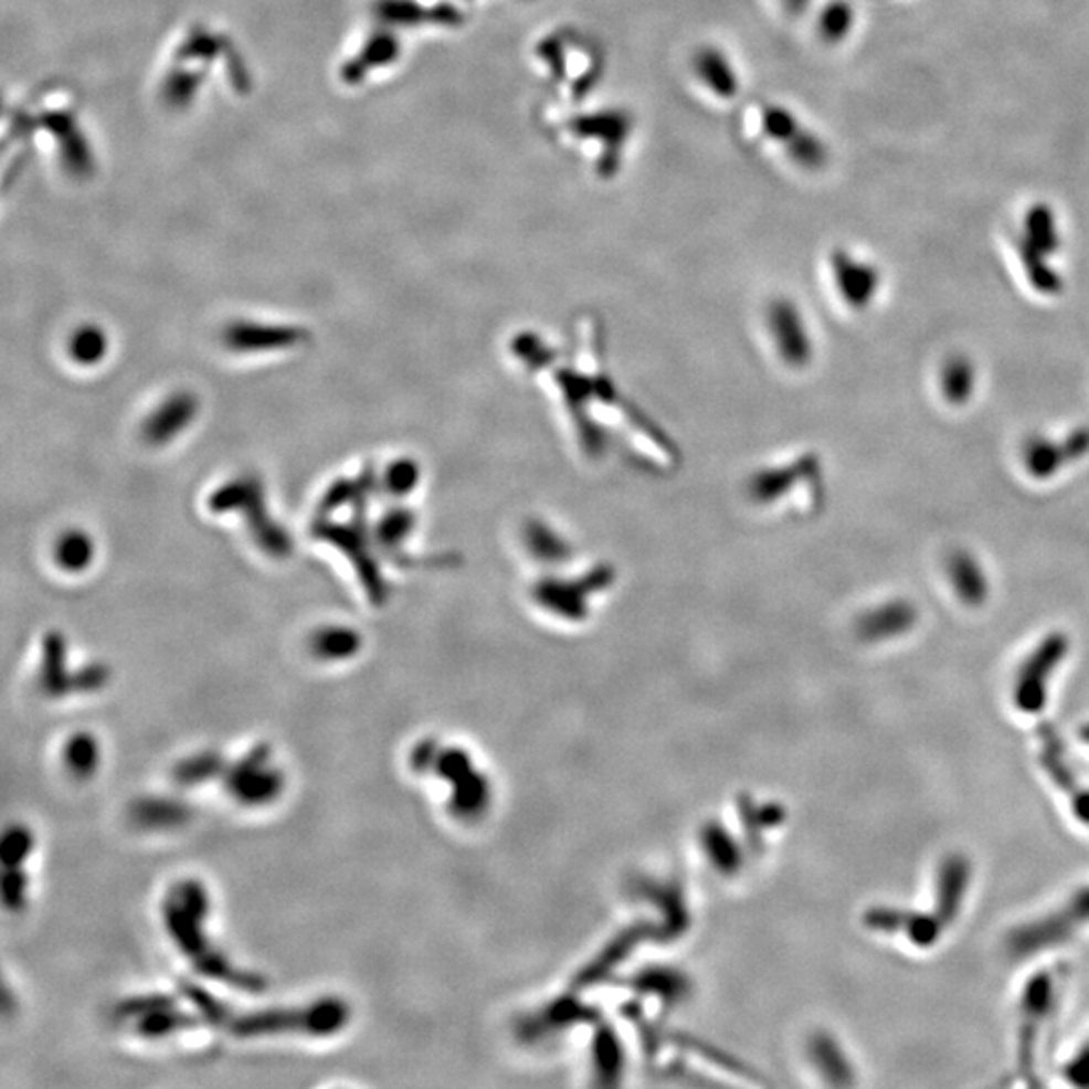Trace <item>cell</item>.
<instances>
[{
	"mask_svg": "<svg viewBox=\"0 0 1089 1089\" xmlns=\"http://www.w3.org/2000/svg\"><path fill=\"white\" fill-rule=\"evenodd\" d=\"M209 910V896L202 884L188 880L176 886L175 892L168 896L163 905V920L170 937L175 939L176 947H180V951L190 959L198 973L209 979L251 993L265 991L267 981L261 974L244 973L234 969L221 952L209 944L207 934L202 932V922L207 920Z\"/></svg>",
	"mask_w": 1089,
	"mask_h": 1089,
	"instance_id": "obj_1",
	"label": "cell"
},
{
	"mask_svg": "<svg viewBox=\"0 0 1089 1089\" xmlns=\"http://www.w3.org/2000/svg\"><path fill=\"white\" fill-rule=\"evenodd\" d=\"M348 1019V1005L341 998L327 997L315 1001L307 1008H277L249 1015H232L226 1032H231L234 1037H258L273 1033H307L315 1037H327L341 1032Z\"/></svg>",
	"mask_w": 1089,
	"mask_h": 1089,
	"instance_id": "obj_2",
	"label": "cell"
},
{
	"mask_svg": "<svg viewBox=\"0 0 1089 1089\" xmlns=\"http://www.w3.org/2000/svg\"><path fill=\"white\" fill-rule=\"evenodd\" d=\"M1057 249L1059 232L1055 226L1054 214L1047 209H1033L1027 214L1025 231L1017 243V253L1032 287L1044 295H1055L1064 287L1059 273L1049 263V256Z\"/></svg>",
	"mask_w": 1089,
	"mask_h": 1089,
	"instance_id": "obj_3",
	"label": "cell"
},
{
	"mask_svg": "<svg viewBox=\"0 0 1089 1089\" xmlns=\"http://www.w3.org/2000/svg\"><path fill=\"white\" fill-rule=\"evenodd\" d=\"M1069 652V637L1064 632H1051L1037 644L1021 664L1013 686L1015 705L1023 712H1039L1047 700V683L1055 670L1066 660Z\"/></svg>",
	"mask_w": 1089,
	"mask_h": 1089,
	"instance_id": "obj_4",
	"label": "cell"
},
{
	"mask_svg": "<svg viewBox=\"0 0 1089 1089\" xmlns=\"http://www.w3.org/2000/svg\"><path fill=\"white\" fill-rule=\"evenodd\" d=\"M271 749L268 744H256L255 749L234 765H229L224 773V787L231 791L232 797L249 805H267L277 800L285 787V779L278 769L268 766Z\"/></svg>",
	"mask_w": 1089,
	"mask_h": 1089,
	"instance_id": "obj_5",
	"label": "cell"
},
{
	"mask_svg": "<svg viewBox=\"0 0 1089 1089\" xmlns=\"http://www.w3.org/2000/svg\"><path fill=\"white\" fill-rule=\"evenodd\" d=\"M1089 454V429L1071 430L1064 438H1049L1035 434L1027 438L1021 451L1023 466L1035 480H1049L1064 468L1083 461Z\"/></svg>",
	"mask_w": 1089,
	"mask_h": 1089,
	"instance_id": "obj_6",
	"label": "cell"
},
{
	"mask_svg": "<svg viewBox=\"0 0 1089 1089\" xmlns=\"http://www.w3.org/2000/svg\"><path fill=\"white\" fill-rule=\"evenodd\" d=\"M1079 922H1089V890L1079 892L1061 912L1019 930L1011 940V947L1017 954H1032L1045 947H1054L1055 942L1066 939Z\"/></svg>",
	"mask_w": 1089,
	"mask_h": 1089,
	"instance_id": "obj_7",
	"label": "cell"
},
{
	"mask_svg": "<svg viewBox=\"0 0 1089 1089\" xmlns=\"http://www.w3.org/2000/svg\"><path fill=\"white\" fill-rule=\"evenodd\" d=\"M918 607L906 598H892L868 610L859 617L858 634L861 639L880 644L906 636L918 624Z\"/></svg>",
	"mask_w": 1089,
	"mask_h": 1089,
	"instance_id": "obj_8",
	"label": "cell"
},
{
	"mask_svg": "<svg viewBox=\"0 0 1089 1089\" xmlns=\"http://www.w3.org/2000/svg\"><path fill=\"white\" fill-rule=\"evenodd\" d=\"M947 578L962 603L981 607L991 595V580L985 565L969 549H956L947 559Z\"/></svg>",
	"mask_w": 1089,
	"mask_h": 1089,
	"instance_id": "obj_9",
	"label": "cell"
},
{
	"mask_svg": "<svg viewBox=\"0 0 1089 1089\" xmlns=\"http://www.w3.org/2000/svg\"><path fill=\"white\" fill-rule=\"evenodd\" d=\"M834 275L844 299L856 309H866L880 289V273L876 267L847 253L834 256Z\"/></svg>",
	"mask_w": 1089,
	"mask_h": 1089,
	"instance_id": "obj_10",
	"label": "cell"
},
{
	"mask_svg": "<svg viewBox=\"0 0 1089 1089\" xmlns=\"http://www.w3.org/2000/svg\"><path fill=\"white\" fill-rule=\"evenodd\" d=\"M1049 1001H1051V979H1049V974H1037L1025 988V997H1023L1019 1054L1023 1071L1032 1069V1055L1035 1039H1037V1029H1039V1023L1044 1021L1045 1013L1049 1008Z\"/></svg>",
	"mask_w": 1089,
	"mask_h": 1089,
	"instance_id": "obj_11",
	"label": "cell"
},
{
	"mask_svg": "<svg viewBox=\"0 0 1089 1089\" xmlns=\"http://www.w3.org/2000/svg\"><path fill=\"white\" fill-rule=\"evenodd\" d=\"M969 878H971V866L962 856H951L942 861L939 876V908L934 910L942 924H949L959 914Z\"/></svg>",
	"mask_w": 1089,
	"mask_h": 1089,
	"instance_id": "obj_12",
	"label": "cell"
},
{
	"mask_svg": "<svg viewBox=\"0 0 1089 1089\" xmlns=\"http://www.w3.org/2000/svg\"><path fill=\"white\" fill-rule=\"evenodd\" d=\"M976 383H979V373L969 356L954 353L951 358H947L940 370V390L949 404L952 406L969 404L976 390Z\"/></svg>",
	"mask_w": 1089,
	"mask_h": 1089,
	"instance_id": "obj_13",
	"label": "cell"
},
{
	"mask_svg": "<svg viewBox=\"0 0 1089 1089\" xmlns=\"http://www.w3.org/2000/svg\"><path fill=\"white\" fill-rule=\"evenodd\" d=\"M131 815L141 827L166 829V827H178V825L188 822L190 810L180 801L150 797V800L138 801L131 810Z\"/></svg>",
	"mask_w": 1089,
	"mask_h": 1089,
	"instance_id": "obj_14",
	"label": "cell"
},
{
	"mask_svg": "<svg viewBox=\"0 0 1089 1089\" xmlns=\"http://www.w3.org/2000/svg\"><path fill=\"white\" fill-rule=\"evenodd\" d=\"M696 71L700 80L719 97H732L737 93L739 83L734 70L730 67L729 59L717 49L707 46L696 55Z\"/></svg>",
	"mask_w": 1089,
	"mask_h": 1089,
	"instance_id": "obj_15",
	"label": "cell"
},
{
	"mask_svg": "<svg viewBox=\"0 0 1089 1089\" xmlns=\"http://www.w3.org/2000/svg\"><path fill=\"white\" fill-rule=\"evenodd\" d=\"M200 1023H204L202 1017L190 1015V1013H184V1011H178L176 1007H170L162 1008V1011H154V1013H148L144 1017H138L136 1029H138L141 1037L158 1039V1037H168L172 1033L197 1029V1027H200Z\"/></svg>",
	"mask_w": 1089,
	"mask_h": 1089,
	"instance_id": "obj_16",
	"label": "cell"
},
{
	"mask_svg": "<svg viewBox=\"0 0 1089 1089\" xmlns=\"http://www.w3.org/2000/svg\"><path fill=\"white\" fill-rule=\"evenodd\" d=\"M226 761L216 751H204V753L192 754L178 763L175 769V779L182 787H197L204 781L226 773Z\"/></svg>",
	"mask_w": 1089,
	"mask_h": 1089,
	"instance_id": "obj_17",
	"label": "cell"
},
{
	"mask_svg": "<svg viewBox=\"0 0 1089 1089\" xmlns=\"http://www.w3.org/2000/svg\"><path fill=\"white\" fill-rule=\"evenodd\" d=\"M180 991L194 1007L198 1008L200 1017L204 1023H209L212 1027H224L229 1025V1021L232 1019L231 1008L226 1007L224 1003H221L219 998L212 997L209 991H204L202 986L192 983V981H180Z\"/></svg>",
	"mask_w": 1089,
	"mask_h": 1089,
	"instance_id": "obj_18",
	"label": "cell"
},
{
	"mask_svg": "<svg viewBox=\"0 0 1089 1089\" xmlns=\"http://www.w3.org/2000/svg\"><path fill=\"white\" fill-rule=\"evenodd\" d=\"M65 763L77 779H87L99 765V744L92 734H75L65 747Z\"/></svg>",
	"mask_w": 1089,
	"mask_h": 1089,
	"instance_id": "obj_19",
	"label": "cell"
},
{
	"mask_svg": "<svg viewBox=\"0 0 1089 1089\" xmlns=\"http://www.w3.org/2000/svg\"><path fill=\"white\" fill-rule=\"evenodd\" d=\"M315 652L325 660H343L360 648V637L349 630H327L315 637Z\"/></svg>",
	"mask_w": 1089,
	"mask_h": 1089,
	"instance_id": "obj_20",
	"label": "cell"
},
{
	"mask_svg": "<svg viewBox=\"0 0 1089 1089\" xmlns=\"http://www.w3.org/2000/svg\"><path fill=\"white\" fill-rule=\"evenodd\" d=\"M33 834L24 825H12L2 839V864L4 868H21L24 859L33 852Z\"/></svg>",
	"mask_w": 1089,
	"mask_h": 1089,
	"instance_id": "obj_21",
	"label": "cell"
},
{
	"mask_svg": "<svg viewBox=\"0 0 1089 1089\" xmlns=\"http://www.w3.org/2000/svg\"><path fill=\"white\" fill-rule=\"evenodd\" d=\"M170 1007H176V997H170V995H146V997H134L124 1001L117 1007V1015L119 1017H144V1015L154 1013V1011H162V1008Z\"/></svg>",
	"mask_w": 1089,
	"mask_h": 1089,
	"instance_id": "obj_22",
	"label": "cell"
},
{
	"mask_svg": "<svg viewBox=\"0 0 1089 1089\" xmlns=\"http://www.w3.org/2000/svg\"><path fill=\"white\" fill-rule=\"evenodd\" d=\"M2 900L9 910L19 912L27 900V876L21 868H4L2 880Z\"/></svg>",
	"mask_w": 1089,
	"mask_h": 1089,
	"instance_id": "obj_23",
	"label": "cell"
},
{
	"mask_svg": "<svg viewBox=\"0 0 1089 1089\" xmlns=\"http://www.w3.org/2000/svg\"><path fill=\"white\" fill-rule=\"evenodd\" d=\"M820 27H822L825 39H832V41L842 39L852 27V11L847 9L846 4L835 2L832 7H827V11L823 12Z\"/></svg>",
	"mask_w": 1089,
	"mask_h": 1089,
	"instance_id": "obj_24",
	"label": "cell"
},
{
	"mask_svg": "<svg viewBox=\"0 0 1089 1089\" xmlns=\"http://www.w3.org/2000/svg\"><path fill=\"white\" fill-rule=\"evenodd\" d=\"M61 557L65 559L67 565H83L85 559L89 557V544L85 543L80 537L67 539L61 549Z\"/></svg>",
	"mask_w": 1089,
	"mask_h": 1089,
	"instance_id": "obj_25",
	"label": "cell"
},
{
	"mask_svg": "<svg viewBox=\"0 0 1089 1089\" xmlns=\"http://www.w3.org/2000/svg\"><path fill=\"white\" fill-rule=\"evenodd\" d=\"M75 348L80 351L83 360H92V358H95L102 351L104 346H102L99 336H95V334H82L80 339H77V343H75Z\"/></svg>",
	"mask_w": 1089,
	"mask_h": 1089,
	"instance_id": "obj_26",
	"label": "cell"
},
{
	"mask_svg": "<svg viewBox=\"0 0 1089 1089\" xmlns=\"http://www.w3.org/2000/svg\"><path fill=\"white\" fill-rule=\"evenodd\" d=\"M1074 807L1079 820L1089 823V791H1079L1074 795Z\"/></svg>",
	"mask_w": 1089,
	"mask_h": 1089,
	"instance_id": "obj_27",
	"label": "cell"
},
{
	"mask_svg": "<svg viewBox=\"0 0 1089 1089\" xmlns=\"http://www.w3.org/2000/svg\"><path fill=\"white\" fill-rule=\"evenodd\" d=\"M807 2H810V0H785V4H787L789 11H793V12L803 11V7H805Z\"/></svg>",
	"mask_w": 1089,
	"mask_h": 1089,
	"instance_id": "obj_28",
	"label": "cell"
},
{
	"mask_svg": "<svg viewBox=\"0 0 1089 1089\" xmlns=\"http://www.w3.org/2000/svg\"><path fill=\"white\" fill-rule=\"evenodd\" d=\"M1081 739H1083V741L1086 742H1089V725H1086V727L1081 729Z\"/></svg>",
	"mask_w": 1089,
	"mask_h": 1089,
	"instance_id": "obj_29",
	"label": "cell"
}]
</instances>
